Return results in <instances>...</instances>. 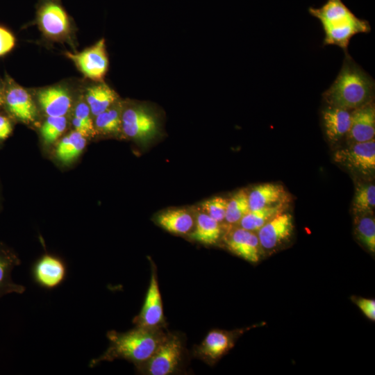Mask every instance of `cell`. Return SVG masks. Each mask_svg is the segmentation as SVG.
<instances>
[{"mask_svg":"<svg viewBox=\"0 0 375 375\" xmlns=\"http://www.w3.org/2000/svg\"><path fill=\"white\" fill-rule=\"evenodd\" d=\"M13 131V125L9 117L0 112V142L10 137Z\"/></svg>","mask_w":375,"mask_h":375,"instance_id":"836d02e7","label":"cell"},{"mask_svg":"<svg viewBox=\"0 0 375 375\" xmlns=\"http://www.w3.org/2000/svg\"><path fill=\"white\" fill-rule=\"evenodd\" d=\"M333 159L351 170L371 174L375 170V140L351 143L347 148L338 149Z\"/></svg>","mask_w":375,"mask_h":375,"instance_id":"52a82bcc","label":"cell"},{"mask_svg":"<svg viewBox=\"0 0 375 375\" xmlns=\"http://www.w3.org/2000/svg\"><path fill=\"white\" fill-rule=\"evenodd\" d=\"M85 144V137L76 131H72L58 143L56 156L63 162H69L81 154Z\"/></svg>","mask_w":375,"mask_h":375,"instance_id":"cb8c5ba5","label":"cell"},{"mask_svg":"<svg viewBox=\"0 0 375 375\" xmlns=\"http://www.w3.org/2000/svg\"><path fill=\"white\" fill-rule=\"evenodd\" d=\"M374 81L345 52L340 71L322 94L328 106L353 110L374 99Z\"/></svg>","mask_w":375,"mask_h":375,"instance_id":"7a4b0ae2","label":"cell"},{"mask_svg":"<svg viewBox=\"0 0 375 375\" xmlns=\"http://www.w3.org/2000/svg\"><path fill=\"white\" fill-rule=\"evenodd\" d=\"M38 22L46 35L52 38L65 36L69 31V21L65 10L55 2H48L41 8Z\"/></svg>","mask_w":375,"mask_h":375,"instance_id":"9a60e30c","label":"cell"},{"mask_svg":"<svg viewBox=\"0 0 375 375\" xmlns=\"http://www.w3.org/2000/svg\"><path fill=\"white\" fill-rule=\"evenodd\" d=\"M309 12L321 22L325 34L324 45H336L345 52L355 35L371 31L369 23L358 18L342 0H328L320 8H310Z\"/></svg>","mask_w":375,"mask_h":375,"instance_id":"3957f363","label":"cell"},{"mask_svg":"<svg viewBox=\"0 0 375 375\" xmlns=\"http://www.w3.org/2000/svg\"><path fill=\"white\" fill-rule=\"evenodd\" d=\"M156 222L165 231L177 235H185L192 230L194 219L186 209H169L158 214Z\"/></svg>","mask_w":375,"mask_h":375,"instance_id":"d6986e66","label":"cell"},{"mask_svg":"<svg viewBox=\"0 0 375 375\" xmlns=\"http://www.w3.org/2000/svg\"><path fill=\"white\" fill-rule=\"evenodd\" d=\"M162 328L136 326L126 332L108 331V347L99 357L92 359L89 366L93 367L101 362L116 359L126 360L138 366L152 356L166 337L167 333Z\"/></svg>","mask_w":375,"mask_h":375,"instance_id":"6da1fadb","label":"cell"},{"mask_svg":"<svg viewBox=\"0 0 375 375\" xmlns=\"http://www.w3.org/2000/svg\"><path fill=\"white\" fill-rule=\"evenodd\" d=\"M351 112L328 105L322 111L324 132L330 142H337L347 135L351 124Z\"/></svg>","mask_w":375,"mask_h":375,"instance_id":"2e32d148","label":"cell"},{"mask_svg":"<svg viewBox=\"0 0 375 375\" xmlns=\"http://www.w3.org/2000/svg\"><path fill=\"white\" fill-rule=\"evenodd\" d=\"M222 235V228L217 222L204 212L197 215L194 229L190 233V238L206 245L215 244Z\"/></svg>","mask_w":375,"mask_h":375,"instance_id":"44dd1931","label":"cell"},{"mask_svg":"<svg viewBox=\"0 0 375 375\" xmlns=\"http://www.w3.org/2000/svg\"><path fill=\"white\" fill-rule=\"evenodd\" d=\"M292 217L281 212L257 231V236L264 250H272L287 240L293 232Z\"/></svg>","mask_w":375,"mask_h":375,"instance_id":"8fae6325","label":"cell"},{"mask_svg":"<svg viewBox=\"0 0 375 375\" xmlns=\"http://www.w3.org/2000/svg\"><path fill=\"white\" fill-rule=\"evenodd\" d=\"M66 55L86 77L95 81H102L108 67L104 39L81 52H67Z\"/></svg>","mask_w":375,"mask_h":375,"instance_id":"ba28073f","label":"cell"},{"mask_svg":"<svg viewBox=\"0 0 375 375\" xmlns=\"http://www.w3.org/2000/svg\"><path fill=\"white\" fill-rule=\"evenodd\" d=\"M183 356L182 338L177 334L167 333L152 356L136 368L143 374H171L178 369Z\"/></svg>","mask_w":375,"mask_h":375,"instance_id":"277c9868","label":"cell"},{"mask_svg":"<svg viewBox=\"0 0 375 375\" xmlns=\"http://www.w3.org/2000/svg\"><path fill=\"white\" fill-rule=\"evenodd\" d=\"M238 333L219 329L210 331L196 349L197 356L208 364L215 363L233 347Z\"/></svg>","mask_w":375,"mask_h":375,"instance_id":"4fadbf2b","label":"cell"},{"mask_svg":"<svg viewBox=\"0 0 375 375\" xmlns=\"http://www.w3.org/2000/svg\"><path fill=\"white\" fill-rule=\"evenodd\" d=\"M159 128L158 116L148 105L132 103L122 108V131L126 136L147 142L156 136Z\"/></svg>","mask_w":375,"mask_h":375,"instance_id":"5b68a950","label":"cell"},{"mask_svg":"<svg viewBox=\"0 0 375 375\" xmlns=\"http://www.w3.org/2000/svg\"><path fill=\"white\" fill-rule=\"evenodd\" d=\"M136 326L147 328H163L165 317L157 278L156 267L151 265V276L145 299L140 313L134 318Z\"/></svg>","mask_w":375,"mask_h":375,"instance_id":"9c48e42d","label":"cell"},{"mask_svg":"<svg viewBox=\"0 0 375 375\" xmlns=\"http://www.w3.org/2000/svg\"><path fill=\"white\" fill-rule=\"evenodd\" d=\"M285 192L282 185L275 183H263L254 187L248 193L250 210L285 203Z\"/></svg>","mask_w":375,"mask_h":375,"instance_id":"ffe728a7","label":"cell"},{"mask_svg":"<svg viewBox=\"0 0 375 375\" xmlns=\"http://www.w3.org/2000/svg\"><path fill=\"white\" fill-rule=\"evenodd\" d=\"M90 114L91 111L87 103L80 101L75 108L74 118L83 124L92 136L95 134L96 130Z\"/></svg>","mask_w":375,"mask_h":375,"instance_id":"4dcf8cb0","label":"cell"},{"mask_svg":"<svg viewBox=\"0 0 375 375\" xmlns=\"http://www.w3.org/2000/svg\"><path fill=\"white\" fill-rule=\"evenodd\" d=\"M375 207V186L374 184L360 186L354 196L353 211L355 215L372 213Z\"/></svg>","mask_w":375,"mask_h":375,"instance_id":"83f0119b","label":"cell"},{"mask_svg":"<svg viewBox=\"0 0 375 375\" xmlns=\"http://www.w3.org/2000/svg\"><path fill=\"white\" fill-rule=\"evenodd\" d=\"M228 199L215 197L204 201L201 204L203 211L217 222L221 223L225 219Z\"/></svg>","mask_w":375,"mask_h":375,"instance_id":"f546056e","label":"cell"},{"mask_svg":"<svg viewBox=\"0 0 375 375\" xmlns=\"http://www.w3.org/2000/svg\"><path fill=\"white\" fill-rule=\"evenodd\" d=\"M122 106L115 103L96 116L94 128L105 134H115L122 131Z\"/></svg>","mask_w":375,"mask_h":375,"instance_id":"484cf974","label":"cell"},{"mask_svg":"<svg viewBox=\"0 0 375 375\" xmlns=\"http://www.w3.org/2000/svg\"><path fill=\"white\" fill-rule=\"evenodd\" d=\"M40 105L48 116H65L72 106V97L63 87L55 86L38 92Z\"/></svg>","mask_w":375,"mask_h":375,"instance_id":"ac0fdd59","label":"cell"},{"mask_svg":"<svg viewBox=\"0 0 375 375\" xmlns=\"http://www.w3.org/2000/svg\"><path fill=\"white\" fill-rule=\"evenodd\" d=\"M375 107L373 100L351 112V124L347 134L351 143L374 139Z\"/></svg>","mask_w":375,"mask_h":375,"instance_id":"5bb4252c","label":"cell"},{"mask_svg":"<svg viewBox=\"0 0 375 375\" xmlns=\"http://www.w3.org/2000/svg\"><path fill=\"white\" fill-rule=\"evenodd\" d=\"M21 260L8 247L0 243V299L5 295L22 294L26 287L13 281L12 272Z\"/></svg>","mask_w":375,"mask_h":375,"instance_id":"e0dca14e","label":"cell"},{"mask_svg":"<svg viewBox=\"0 0 375 375\" xmlns=\"http://www.w3.org/2000/svg\"><path fill=\"white\" fill-rule=\"evenodd\" d=\"M362 312L370 320H375V301L363 297L355 298L353 300Z\"/></svg>","mask_w":375,"mask_h":375,"instance_id":"d6a6232c","label":"cell"},{"mask_svg":"<svg viewBox=\"0 0 375 375\" xmlns=\"http://www.w3.org/2000/svg\"><path fill=\"white\" fill-rule=\"evenodd\" d=\"M31 275L37 285L47 290H52L65 281L67 266L60 258L46 253L34 263Z\"/></svg>","mask_w":375,"mask_h":375,"instance_id":"30bf717a","label":"cell"},{"mask_svg":"<svg viewBox=\"0 0 375 375\" xmlns=\"http://www.w3.org/2000/svg\"><path fill=\"white\" fill-rule=\"evenodd\" d=\"M249 210L248 193L241 190L228 200L224 220L229 224H238Z\"/></svg>","mask_w":375,"mask_h":375,"instance_id":"4316f807","label":"cell"},{"mask_svg":"<svg viewBox=\"0 0 375 375\" xmlns=\"http://www.w3.org/2000/svg\"><path fill=\"white\" fill-rule=\"evenodd\" d=\"M3 104V83L0 81V110Z\"/></svg>","mask_w":375,"mask_h":375,"instance_id":"e575fe53","label":"cell"},{"mask_svg":"<svg viewBox=\"0 0 375 375\" xmlns=\"http://www.w3.org/2000/svg\"><path fill=\"white\" fill-rule=\"evenodd\" d=\"M117 99L116 92L105 83L92 85L87 90V104L94 116L110 108Z\"/></svg>","mask_w":375,"mask_h":375,"instance_id":"7402d4cb","label":"cell"},{"mask_svg":"<svg viewBox=\"0 0 375 375\" xmlns=\"http://www.w3.org/2000/svg\"><path fill=\"white\" fill-rule=\"evenodd\" d=\"M284 208L285 203H281L261 209L249 210L242 217L238 224L240 227L255 232L273 217L283 212Z\"/></svg>","mask_w":375,"mask_h":375,"instance_id":"603a6c76","label":"cell"},{"mask_svg":"<svg viewBox=\"0 0 375 375\" xmlns=\"http://www.w3.org/2000/svg\"><path fill=\"white\" fill-rule=\"evenodd\" d=\"M3 106L11 117L24 123L33 122L37 115L36 107L28 92L8 76H6L3 83Z\"/></svg>","mask_w":375,"mask_h":375,"instance_id":"8992f818","label":"cell"},{"mask_svg":"<svg viewBox=\"0 0 375 375\" xmlns=\"http://www.w3.org/2000/svg\"><path fill=\"white\" fill-rule=\"evenodd\" d=\"M15 46V38L6 28L0 26V57L10 53Z\"/></svg>","mask_w":375,"mask_h":375,"instance_id":"1f68e13d","label":"cell"},{"mask_svg":"<svg viewBox=\"0 0 375 375\" xmlns=\"http://www.w3.org/2000/svg\"><path fill=\"white\" fill-rule=\"evenodd\" d=\"M224 240L228 249L236 256L251 263L259 260L261 246L254 232L238 227L228 231Z\"/></svg>","mask_w":375,"mask_h":375,"instance_id":"7c38bea8","label":"cell"},{"mask_svg":"<svg viewBox=\"0 0 375 375\" xmlns=\"http://www.w3.org/2000/svg\"><path fill=\"white\" fill-rule=\"evenodd\" d=\"M355 234L370 253L375 252V219L372 213L356 215Z\"/></svg>","mask_w":375,"mask_h":375,"instance_id":"d4e9b609","label":"cell"},{"mask_svg":"<svg viewBox=\"0 0 375 375\" xmlns=\"http://www.w3.org/2000/svg\"><path fill=\"white\" fill-rule=\"evenodd\" d=\"M67 127L65 116H48L41 128V134L47 144L55 142Z\"/></svg>","mask_w":375,"mask_h":375,"instance_id":"f1b7e54d","label":"cell"}]
</instances>
